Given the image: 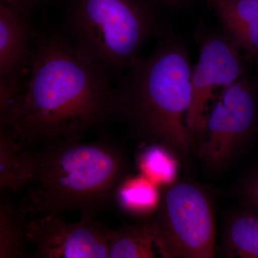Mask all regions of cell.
<instances>
[{
  "instance_id": "cell-1",
  "label": "cell",
  "mask_w": 258,
  "mask_h": 258,
  "mask_svg": "<svg viewBox=\"0 0 258 258\" xmlns=\"http://www.w3.org/2000/svg\"><path fill=\"white\" fill-rule=\"evenodd\" d=\"M28 83L0 127L25 149L55 141H83L86 134L117 116L111 73L85 55L56 30L35 40Z\"/></svg>"
},
{
  "instance_id": "cell-2",
  "label": "cell",
  "mask_w": 258,
  "mask_h": 258,
  "mask_svg": "<svg viewBox=\"0 0 258 258\" xmlns=\"http://www.w3.org/2000/svg\"><path fill=\"white\" fill-rule=\"evenodd\" d=\"M30 150V177L18 203L28 217L70 211L96 217L113 203L127 174L125 153L110 139L55 141Z\"/></svg>"
},
{
  "instance_id": "cell-3",
  "label": "cell",
  "mask_w": 258,
  "mask_h": 258,
  "mask_svg": "<svg viewBox=\"0 0 258 258\" xmlns=\"http://www.w3.org/2000/svg\"><path fill=\"white\" fill-rule=\"evenodd\" d=\"M191 73L184 47L159 44L125 70L115 88L117 116L135 135L185 155L192 137L186 116L192 101Z\"/></svg>"
},
{
  "instance_id": "cell-4",
  "label": "cell",
  "mask_w": 258,
  "mask_h": 258,
  "mask_svg": "<svg viewBox=\"0 0 258 258\" xmlns=\"http://www.w3.org/2000/svg\"><path fill=\"white\" fill-rule=\"evenodd\" d=\"M154 13L144 0H70L67 35L85 55L120 74L157 30Z\"/></svg>"
},
{
  "instance_id": "cell-5",
  "label": "cell",
  "mask_w": 258,
  "mask_h": 258,
  "mask_svg": "<svg viewBox=\"0 0 258 258\" xmlns=\"http://www.w3.org/2000/svg\"><path fill=\"white\" fill-rule=\"evenodd\" d=\"M147 220L163 257L215 256L216 230L211 204L195 185H170L161 195L157 212Z\"/></svg>"
},
{
  "instance_id": "cell-6",
  "label": "cell",
  "mask_w": 258,
  "mask_h": 258,
  "mask_svg": "<svg viewBox=\"0 0 258 258\" xmlns=\"http://www.w3.org/2000/svg\"><path fill=\"white\" fill-rule=\"evenodd\" d=\"M257 125V93L241 76L224 88L207 117L200 136V155L208 164L221 166L252 138Z\"/></svg>"
},
{
  "instance_id": "cell-7",
  "label": "cell",
  "mask_w": 258,
  "mask_h": 258,
  "mask_svg": "<svg viewBox=\"0 0 258 258\" xmlns=\"http://www.w3.org/2000/svg\"><path fill=\"white\" fill-rule=\"evenodd\" d=\"M62 215L33 217L29 221L28 243L37 258H108L111 230L96 217L81 215L69 223Z\"/></svg>"
},
{
  "instance_id": "cell-8",
  "label": "cell",
  "mask_w": 258,
  "mask_h": 258,
  "mask_svg": "<svg viewBox=\"0 0 258 258\" xmlns=\"http://www.w3.org/2000/svg\"><path fill=\"white\" fill-rule=\"evenodd\" d=\"M242 74L238 50L228 40L211 37L203 42L198 63L191 73L192 101L186 116L192 138L203 133L206 120L204 113L214 90L220 86L227 87Z\"/></svg>"
},
{
  "instance_id": "cell-9",
  "label": "cell",
  "mask_w": 258,
  "mask_h": 258,
  "mask_svg": "<svg viewBox=\"0 0 258 258\" xmlns=\"http://www.w3.org/2000/svg\"><path fill=\"white\" fill-rule=\"evenodd\" d=\"M28 15L9 0H0V115L25 88L23 72L30 66L33 48Z\"/></svg>"
},
{
  "instance_id": "cell-10",
  "label": "cell",
  "mask_w": 258,
  "mask_h": 258,
  "mask_svg": "<svg viewBox=\"0 0 258 258\" xmlns=\"http://www.w3.org/2000/svg\"><path fill=\"white\" fill-rule=\"evenodd\" d=\"M227 40L237 50L258 58V0H210Z\"/></svg>"
},
{
  "instance_id": "cell-11",
  "label": "cell",
  "mask_w": 258,
  "mask_h": 258,
  "mask_svg": "<svg viewBox=\"0 0 258 258\" xmlns=\"http://www.w3.org/2000/svg\"><path fill=\"white\" fill-rule=\"evenodd\" d=\"M159 185L140 174L122 178L113 193V203L129 216L142 220L152 217L160 205Z\"/></svg>"
},
{
  "instance_id": "cell-12",
  "label": "cell",
  "mask_w": 258,
  "mask_h": 258,
  "mask_svg": "<svg viewBox=\"0 0 258 258\" xmlns=\"http://www.w3.org/2000/svg\"><path fill=\"white\" fill-rule=\"evenodd\" d=\"M30 174V150L21 145L10 131L0 127V187L20 194Z\"/></svg>"
},
{
  "instance_id": "cell-13",
  "label": "cell",
  "mask_w": 258,
  "mask_h": 258,
  "mask_svg": "<svg viewBox=\"0 0 258 258\" xmlns=\"http://www.w3.org/2000/svg\"><path fill=\"white\" fill-rule=\"evenodd\" d=\"M28 215L9 197H0V257H28Z\"/></svg>"
},
{
  "instance_id": "cell-14",
  "label": "cell",
  "mask_w": 258,
  "mask_h": 258,
  "mask_svg": "<svg viewBox=\"0 0 258 258\" xmlns=\"http://www.w3.org/2000/svg\"><path fill=\"white\" fill-rule=\"evenodd\" d=\"M159 254L147 219L111 230L109 258H152Z\"/></svg>"
},
{
  "instance_id": "cell-15",
  "label": "cell",
  "mask_w": 258,
  "mask_h": 258,
  "mask_svg": "<svg viewBox=\"0 0 258 258\" xmlns=\"http://www.w3.org/2000/svg\"><path fill=\"white\" fill-rule=\"evenodd\" d=\"M224 245L227 257L258 258V212L249 208L231 217Z\"/></svg>"
},
{
  "instance_id": "cell-16",
  "label": "cell",
  "mask_w": 258,
  "mask_h": 258,
  "mask_svg": "<svg viewBox=\"0 0 258 258\" xmlns=\"http://www.w3.org/2000/svg\"><path fill=\"white\" fill-rule=\"evenodd\" d=\"M171 149L159 143H151L137 157L141 174L156 184H171L175 179L177 163Z\"/></svg>"
},
{
  "instance_id": "cell-17",
  "label": "cell",
  "mask_w": 258,
  "mask_h": 258,
  "mask_svg": "<svg viewBox=\"0 0 258 258\" xmlns=\"http://www.w3.org/2000/svg\"><path fill=\"white\" fill-rule=\"evenodd\" d=\"M243 194L248 208L258 212V171L244 184Z\"/></svg>"
},
{
  "instance_id": "cell-18",
  "label": "cell",
  "mask_w": 258,
  "mask_h": 258,
  "mask_svg": "<svg viewBox=\"0 0 258 258\" xmlns=\"http://www.w3.org/2000/svg\"><path fill=\"white\" fill-rule=\"evenodd\" d=\"M9 1L29 14L39 5H42L47 0H9Z\"/></svg>"
},
{
  "instance_id": "cell-19",
  "label": "cell",
  "mask_w": 258,
  "mask_h": 258,
  "mask_svg": "<svg viewBox=\"0 0 258 258\" xmlns=\"http://www.w3.org/2000/svg\"><path fill=\"white\" fill-rule=\"evenodd\" d=\"M159 1L162 2V3H165V4L172 5L175 4V3L179 2V0H159Z\"/></svg>"
}]
</instances>
